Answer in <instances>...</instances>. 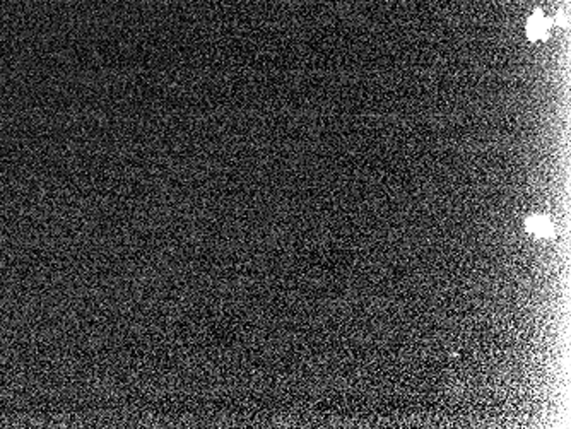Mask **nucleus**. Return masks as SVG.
I'll use <instances>...</instances> for the list:
<instances>
[{
	"mask_svg": "<svg viewBox=\"0 0 571 429\" xmlns=\"http://www.w3.org/2000/svg\"><path fill=\"white\" fill-rule=\"evenodd\" d=\"M549 29H551V22L549 18L542 13L541 9L534 11L532 15L527 21L525 31H527V38L530 41L537 43V41H544V39L549 37Z\"/></svg>",
	"mask_w": 571,
	"mask_h": 429,
	"instance_id": "f257e3e1",
	"label": "nucleus"
},
{
	"mask_svg": "<svg viewBox=\"0 0 571 429\" xmlns=\"http://www.w3.org/2000/svg\"><path fill=\"white\" fill-rule=\"evenodd\" d=\"M525 227L535 238H551L554 233L553 224L546 216H530V218H527Z\"/></svg>",
	"mask_w": 571,
	"mask_h": 429,
	"instance_id": "f03ea898",
	"label": "nucleus"
}]
</instances>
